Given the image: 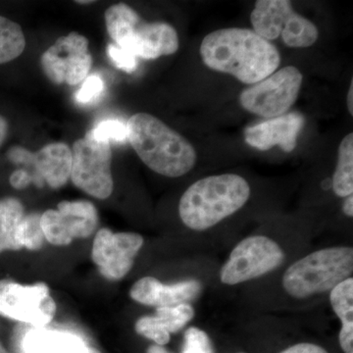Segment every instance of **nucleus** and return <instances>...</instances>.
Here are the masks:
<instances>
[{"mask_svg": "<svg viewBox=\"0 0 353 353\" xmlns=\"http://www.w3.org/2000/svg\"><path fill=\"white\" fill-rule=\"evenodd\" d=\"M199 51L209 69L229 74L248 85L264 80L281 64L276 46L252 30L241 28L210 32L202 41Z\"/></svg>", "mask_w": 353, "mask_h": 353, "instance_id": "f257e3e1", "label": "nucleus"}, {"mask_svg": "<svg viewBox=\"0 0 353 353\" xmlns=\"http://www.w3.org/2000/svg\"><path fill=\"white\" fill-rule=\"evenodd\" d=\"M127 129L132 148L155 173L178 178L196 165V152L192 143L152 114H134Z\"/></svg>", "mask_w": 353, "mask_h": 353, "instance_id": "f03ea898", "label": "nucleus"}, {"mask_svg": "<svg viewBox=\"0 0 353 353\" xmlns=\"http://www.w3.org/2000/svg\"><path fill=\"white\" fill-rule=\"evenodd\" d=\"M250 196V185L243 176L236 174L206 176L183 192L179 214L190 229L204 231L240 210Z\"/></svg>", "mask_w": 353, "mask_h": 353, "instance_id": "7ed1b4c3", "label": "nucleus"}, {"mask_svg": "<svg viewBox=\"0 0 353 353\" xmlns=\"http://www.w3.org/2000/svg\"><path fill=\"white\" fill-rule=\"evenodd\" d=\"M106 30L115 46L138 58L157 59L179 50L175 28L168 23H148L125 3L114 4L104 13Z\"/></svg>", "mask_w": 353, "mask_h": 353, "instance_id": "20e7f679", "label": "nucleus"}, {"mask_svg": "<svg viewBox=\"0 0 353 353\" xmlns=\"http://www.w3.org/2000/svg\"><path fill=\"white\" fill-rule=\"evenodd\" d=\"M352 271V248H324L290 265L283 277V285L290 296L306 299L333 290L350 278Z\"/></svg>", "mask_w": 353, "mask_h": 353, "instance_id": "39448f33", "label": "nucleus"}, {"mask_svg": "<svg viewBox=\"0 0 353 353\" xmlns=\"http://www.w3.org/2000/svg\"><path fill=\"white\" fill-rule=\"evenodd\" d=\"M111 143L97 141L92 132L78 139L72 150V182L78 189L97 199H106L113 192Z\"/></svg>", "mask_w": 353, "mask_h": 353, "instance_id": "423d86ee", "label": "nucleus"}, {"mask_svg": "<svg viewBox=\"0 0 353 353\" xmlns=\"http://www.w3.org/2000/svg\"><path fill=\"white\" fill-rule=\"evenodd\" d=\"M303 80L296 67L287 66L274 72L241 92V108L269 119L284 115L296 101Z\"/></svg>", "mask_w": 353, "mask_h": 353, "instance_id": "0eeeda50", "label": "nucleus"}, {"mask_svg": "<svg viewBox=\"0 0 353 353\" xmlns=\"http://www.w3.org/2000/svg\"><path fill=\"white\" fill-rule=\"evenodd\" d=\"M284 259L276 241L264 236H248L234 248L221 269V282L233 285L261 277L278 268Z\"/></svg>", "mask_w": 353, "mask_h": 353, "instance_id": "6e6552de", "label": "nucleus"}, {"mask_svg": "<svg viewBox=\"0 0 353 353\" xmlns=\"http://www.w3.org/2000/svg\"><path fill=\"white\" fill-rule=\"evenodd\" d=\"M57 313V304L43 283L21 285L12 280H0V316L46 327Z\"/></svg>", "mask_w": 353, "mask_h": 353, "instance_id": "1a4fd4ad", "label": "nucleus"}, {"mask_svg": "<svg viewBox=\"0 0 353 353\" xmlns=\"http://www.w3.org/2000/svg\"><path fill=\"white\" fill-rule=\"evenodd\" d=\"M41 65L44 75L55 85L83 82L92 66L88 39L77 32L60 37L41 55Z\"/></svg>", "mask_w": 353, "mask_h": 353, "instance_id": "9d476101", "label": "nucleus"}, {"mask_svg": "<svg viewBox=\"0 0 353 353\" xmlns=\"http://www.w3.org/2000/svg\"><path fill=\"white\" fill-rule=\"evenodd\" d=\"M44 238L53 245H68L75 239L92 236L99 225L97 210L88 201H64L57 209H48L41 215Z\"/></svg>", "mask_w": 353, "mask_h": 353, "instance_id": "9b49d317", "label": "nucleus"}, {"mask_svg": "<svg viewBox=\"0 0 353 353\" xmlns=\"http://www.w3.org/2000/svg\"><path fill=\"white\" fill-rule=\"evenodd\" d=\"M143 245L136 233H113L99 230L92 245V257L99 272L108 280H121L131 271L134 259Z\"/></svg>", "mask_w": 353, "mask_h": 353, "instance_id": "f8f14e48", "label": "nucleus"}, {"mask_svg": "<svg viewBox=\"0 0 353 353\" xmlns=\"http://www.w3.org/2000/svg\"><path fill=\"white\" fill-rule=\"evenodd\" d=\"M303 125V114H284L248 128L245 131V143L261 152L280 146L285 152H290L296 148L297 137Z\"/></svg>", "mask_w": 353, "mask_h": 353, "instance_id": "ddd939ff", "label": "nucleus"}, {"mask_svg": "<svg viewBox=\"0 0 353 353\" xmlns=\"http://www.w3.org/2000/svg\"><path fill=\"white\" fill-rule=\"evenodd\" d=\"M201 292V284L199 281L189 280L164 285L157 279L145 277L132 285L130 296L143 305L171 307L189 303L199 296Z\"/></svg>", "mask_w": 353, "mask_h": 353, "instance_id": "4468645a", "label": "nucleus"}, {"mask_svg": "<svg viewBox=\"0 0 353 353\" xmlns=\"http://www.w3.org/2000/svg\"><path fill=\"white\" fill-rule=\"evenodd\" d=\"M194 317V309L190 303L158 307L155 315L139 318L134 329L141 336L163 347L170 341L171 334L181 331Z\"/></svg>", "mask_w": 353, "mask_h": 353, "instance_id": "2eb2a0df", "label": "nucleus"}, {"mask_svg": "<svg viewBox=\"0 0 353 353\" xmlns=\"http://www.w3.org/2000/svg\"><path fill=\"white\" fill-rule=\"evenodd\" d=\"M88 345L81 336L46 327H34L22 341L24 353H87Z\"/></svg>", "mask_w": 353, "mask_h": 353, "instance_id": "dca6fc26", "label": "nucleus"}, {"mask_svg": "<svg viewBox=\"0 0 353 353\" xmlns=\"http://www.w3.org/2000/svg\"><path fill=\"white\" fill-rule=\"evenodd\" d=\"M34 165L50 187L59 189L71 176L72 150L67 143H50L34 154Z\"/></svg>", "mask_w": 353, "mask_h": 353, "instance_id": "f3484780", "label": "nucleus"}, {"mask_svg": "<svg viewBox=\"0 0 353 353\" xmlns=\"http://www.w3.org/2000/svg\"><path fill=\"white\" fill-rule=\"evenodd\" d=\"M294 11L289 0H259L250 15L253 32L268 41L277 39Z\"/></svg>", "mask_w": 353, "mask_h": 353, "instance_id": "a211bd4d", "label": "nucleus"}, {"mask_svg": "<svg viewBox=\"0 0 353 353\" xmlns=\"http://www.w3.org/2000/svg\"><path fill=\"white\" fill-rule=\"evenodd\" d=\"M334 312L340 318V345L345 353H353V279L352 277L334 287L330 294Z\"/></svg>", "mask_w": 353, "mask_h": 353, "instance_id": "6ab92c4d", "label": "nucleus"}, {"mask_svg": "<svg viewBox=\"0 0 353 353\" xmlns=\"http://www.w3.org/2000/svg\"><path fill=\"white\" fill-rule=\"evenodd\" d=\"M24 216V206L19 199L6 197L0 201V253L22 250L16 233Z\"/></svg>", "mask_w": 353, "mask_h": 353, "instance_id": "aec40b11", "label": "nucleus"}, {"mask_svg": "<svg viewBox=\"0 0 353 353\" xmlns=\"http://www.w3.org/2000/svg\"><path fill=\"white\" fill-rule=\"evenodd\" d=\"M334 194L340 197L352 196L353 192V134L345 136L339 146L338 164L333 178Z\"/></svg>", "mask_w": 353, "mask_h": 353, "instance_id": "412c9836", "label": "nucleus"}, {"mask_svg": "<svg viewBox=\"0 0 353 353\" xmlns=\"http://www.w3.org/2000/svg\"><path fill=\"white\" fill-rule=\"evenodd\" d=\"M281 37L289 48H304L316 43L319 31L310 20L294 11L290 14Z\"/></svg>", "mask_w": 353, "mask_h": 353, "instance_id": "4be33fe9", "label": "nucleus"}, {"mask_svg": "<svg viewBox=\"0 0 353 353\" xmlns=\"http://www.w3.org/2000/svg\"><path fill=\"white\" fill-rule=\"evenodd\" d=\"M25 48L26 38L21 26L0 16V65L19 57Z\"/></svg>", "mask_w": 353, "mask_h": 353, "instance_id": "5701e85b", "label": "nucleus"}, {"mask_svg": "<svg viewBox=\"0 0 353 353\" xmlns=\"http://www.w3.org/2000/svg\"><path fill=\"white\" fill-rule=\"evenodd\" d=\"M41 217L38 213H31L23 217L16 233V240L21 248L37 250L43 246L46 238L41 229Z\"/></svg>", "mask_w": 353, "mask_h": 353, "instance_id": "b1692460", "label": "nucleus"}, {"mask_svg": "<svg viewBox=\"0 0 353 353\" xmlns=\"http://www.w3.org/2000/svg\"><path fill=\"white\" fill-rule=\"evenodd\" d=\"M92 136L99 141L124 143L128 139L127 124L119 120H105L92 130Z\"/></svg>", "mask_w": 353, "mask_h": 353, "instance_id": "393cba45", "label": "nucleus"}, {"mask_svg": "<svg viewBox=\"0 0 353 353\" xmlns=\"http://www.w3.org/2000/svg\"><path fill=\"white\" fill-rule=\"evenodd\" d=\"M182 353H214V348L205 332L190 327L183 336Z\"/></svg>", "mask_w": 353, "mask_h": 353, "instance_id": "a878e982", "label": "nucleus"}, {"mask_svg": "<svg viewBox=\"0 0 353 353\" xmlns=\"http://www.w3.org/2000/svg\"><path fill=\"white\" fill-rule=\"evenodd\" d=\"M104 92V83L99 75L88 76L83 81L82 88L75 95L80 104H90L101 99Z\"/></svg>", "mask_w": 353, "mask_h": 353, "instance_id": "bb28decb", "label": "nucleus"}, {"mask_svg": "<svg viewBox=\"0 0 353 353\" xmlns=\"http://www.w3.org/2000/svg\"><path fill=\"white\" fill-rule=\"evenodd\" d=\"M109 57L118 69L126 73H132L138 68V57L130 51L122 50L115 44H109L108 48Z\"/></svg>", "mask_w": 353, "mask_h": 353, "instance_id": "cd10ccee", "label": "nucleus"}, {"mask_svg": "<svg viewBox=\"0 0 353 353\" xmlns=\"http://www.w3.org/2000/svg\"><path fill=\"white\" fill-rule=\"evenodd\" d=\"M7 157L15 164H34V153L29 152L22 146H12L7 152Z\"/></svg>", "mask_w": 353, "mask_h": 353, "instance_id": "c85d7f7f", "label": "nucleus"}, {"mask_svg": "<svg viewBox=\"0 0 353 353\" xmlns=\"http://www.w3.org/2000/svg\"><path fill=\"white\" fill-rule=\"evenodd\" d=\"M32 178L30 175L29 172L24 170V169H19V170L14 171L9 178V182L12 185L14 189L22 190L32 183Z\"/></svg>", "mask_w": 353, "mask_h": 353, "instance_id": "c756f323", "label": "nucleus"}, {"mask_svg": "<svg viewBox=\"0 0 353 353\" xmlns=\"http://www.w3.org/2000/svg\"><path fill=\"white\" fill-rule=\"evenodd\" d=\"M281 353H329L325 348L314 343H301L292 345Z\"/></svg>", "mask_w": 353, "mask_h": 353, "instance_id": "7c9ffc66", "label": "nucleus"}, {"mask_svg": "<svg viewBox=\"0 0 353 353\" xmlns=\"http://www.w3.org/2000/svg\"><path fill=\"white\" fill-rule=\"evenodd\" d=\"M9 124L3 116L0 115V148L6 141L7 134H8Z\"/></svg>", "mask_w": 353, "mask_h": 353, "instance_id": "2f4dec72", "label": "nucleus"}, {"mask_svg": "<svg viewBox=\"0 0 353 353\" xmlns=\"http://www.w3.org/2000/svg\"><path fill=\"white\" fill-rule=\"evenodd\" d=\"M343 211L348 217L353 216V197L352 196H347L345 202H343Z\"/></svg>", "mask_w": 353, "mask_h": 353, "instance_id": "473e14b6", "label": "nucleus"}, {"mask_svg": "<svg viewBox=\"0 0 353 353\" xmlns=\"http://www.w3.org/2000/svg\"><path fill=\"white\" fill-rule=\"evenodd\" d=\"M347 108L350 115H353V81L350 83V90L347 94Z\"/></svg>", "mask_w": 353, "mask_h": 353, "instance_id": "72a5a7b5", "label": "nucleus"}, {"mask_svg": "<svg viewBox=\"0 0 353 353\" xmlns=\"http://www.w3.org/2000/svg\"><path fill=\"white\" fill-rule=\"evenodd\" d=\"M146 353H171L164 348L163 347H160V345H150V347L148 348V352Z\"/></svg>", "mask_w": 353, "mask_h": 353, "instance_id": "f704fd0d", "label": "nucleus"}, {"mask_svg": "<svg viewBox=\"0 0 353 353\" xmlns=\"http://www.w3.org/2000/svg\"><path fill=\"white\" fill-rule=\"evenodd\" d=\"M87 353H101L99 350H97V348L88 347Z\"/></svg>", "mask_w": 353, "mask_h": 353, "instance_id": "c9c22d12", "label": "nucleus"}, {"mask_svg": "<svg viewBox=\"0 0 353 353\" xmlns=\"http://www.w3.org/2000/svg\"><path fill=\"white\" fill-rule=\"evenodd\" d=\"M0 353H8L6 350V347L2 345L1 341H0Z\"/></svg>", "mask_w": 353, "mask_h": 353, "instance_id": "e433bc0d", "label": "nucleus"}, {"mask_svg": "<svg viewBox=\"0 0 353 353\" xmlns=\"http://www.w3.org/2000/svg\"><path fill=\"white\" fill-rule=\"evenodd\" d=\"M94 1H76V3H80V4H90L92 3Z\"/></svg>", "mask_w": 353, "mask_h": 353, "instance_id": "4c0bfd02", "label": "nucleus"}]
</instances>
